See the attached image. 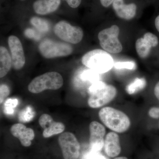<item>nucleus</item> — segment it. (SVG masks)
Returning a JSON list of instances; mask_svg holds the SVG:
<instances>
[{"label":"nucleus","instance_id":"nucleus-11","mask_svg":"<svg viewBox=\"0 0 159 159\" xmlns=\"http://www.w3.org/2000/svg\"><path fill=\"white\" fill-rule=\"evenodd\" d=\"M39 122V125L44 129L43 134L45 138L61 133L65 129L63 123L55 122L51 116L47 114H43L40 117Z\"/></svg>","mask_w":159,"mask_h":159},{"label":"nucleus","instance_id":"nucleus-21","mask_svg":"<svg viewBox=\"0 0 159 159\" xmlns=\"http://www.w3.org/2000/svg\"><path fill=\"white\" fill-rule=\"evenodd\" d=\"M18 103L16 99H7L4 104V112L7 115H11L13 113V108L17 106Z\"/></svg>","mask_w":159,"mask_h":159},{"label":"nucleus","instance_id":"nucleus-12","mask_svg":"<svg viewBox=\"0 0 159 159\" xmlns=\"http://www.w3.org/2000/svg\"><path fill=\"white\" fill-rule=\"evenodd\" d=\"M158 38L150 32L145 33L143 38L139 39L136 42L137 53L141 58L147 57L151 49L156 47L158 44Z\"/></svg>","mask_w":159,"mask_h":159},{"label":"nucleus","instance_id":"nucleus-13","mask_svg":"<svg viewBox=\"0 0 159 159\" xmlns=\"http://www.w3.org/2000/svg\"><path fill=\"white\" fill-rule=\"evenodd\" d=\"M10 131L11 134L18 138L21 144L25 147H29L31 144V141L34 138V133L32 129L27 128L22 123H16L12 125Z\"/></svg>","mask_w":159,"mask_h":159},{"label":"nucleus","instance_id":"nucleus-17","mask_svg":"<svg viewBox=\"0 0 159 159\" xmlns=\"http://www.w3.org/2000/svg\"><path fill=\"white\" fill-rule=\"evenodd\" d=\"M11 56L7 49L1 46L0 48V77H5L12 66Z\"/></svg>","mask_w":159,"mask_h":159},{"label":"nucleus","instance_id":"nucleus-8","mask_svg":"<svg viewBox=\"0 0 159 159\" xmlns=\"http://www.w3.org/2000/svg\"><path fill=\"white\" fill-rule=\"evenodd\" d=\"M58 143L64 159H77L80 155V145L74 134L66 132L61 134Z\"/></svg>","mask_w":159,"mask_h":159},{"label":"nucleus","instance_id":"nucleus-6","mask_svg":"<svg viewBox=\"0 0 159 159\" xmlns=\"http://www.w3.org/2000/svg\"><path fill=\"white\" fill-rule=\"evenodd\" d=\"M39 50L43 57L50 59L68 56L72 54L73 49L69 44L46 39L39 44Z\"/></svg>","mask_w":159,"mask_h":159},{"label":"nucleus","instance_id":"nucleus-23","mask_svg":"<svg viewBox=\"0 0 159 159\" xmlns=\"http://www.w3.org/2000/svg\"><path fill=\"white\" fill-rule=\"evenodd\" d=\"M82 159H109L99 152L91 150L84 154Z\"/></svg>","mask_w":159,"mask_h":159},{"label":"nucleus","instance_id":"nucleus-3","mask_svg":"<svg viewBox=\"0 0 159 159\" xmlns=\"http://www.w3.org/2000/svg\"><path fill=\"white\" fill-rule=\"evenodd\" d=\"M84 65L99 74L108 72L114 66L113 59L107 51L99 49L93 50L83 56Z\"/></svg>","mask_w":159,"mask_h":159},{"label":"nucleus","instance_id":"nucleus-18","mask_svg":"<svg viewBox=\"0 0 159 159\" xmlns=\"http://www.w3.org/2000/svg\"><path fill=\"white\" fill-rule=\"evenodd\" d=\"M146 85V81L145 78H137L133 82L131 83L125 89L128 94H133L142 90Z\"/></svg>","mask_w":159,"mask_h":159},{"label":"nucleus","instance_id":"nucleus-29","mask_svg":"<svg viewBox=\"0 0 159 159\" xmlns=\"http://www.w3.org/2000/svg\"><path fill=\"white\" fill-rule=\"evenodd\" d=\"M154 94L159 101V81L157 84L154 88Z\"/></svg>","mask_w":159,"mask_h":159},{"label":"nucleus","instance_id":"nucleus-30","mask_svg":"<svg viewBox=\"0 0 159 159\" xmlns=\"http://www.w3.org/2000/svg\"><path fill=\"white\" fill-rule=\"evenodd\" d=\"M155 25L157 31L159 32V15L156 18L155 21Z\"/></svg>","mask_w":159,"mask_h":159},{"label":"nucleus","instance_id":"nucleus-14","mask_svg":"<svg viewBox=\"0 0 159 159\" xmlns=\"http://www.w3.org/2000/svg\"><path fill=\"white\" fill-rule=\"evenodd\" d=\"M113 7L117 15L123 19H132L136 12L137 6L134 4L125 5L123 0H114Z\"/></svg>","mask_w":159,"mask_h":159},{"label":"nucleus","instance_id":"nucleus-32","mask_svg":"<svg viewBox=\"0 0 159 159\" xmlns=\"http://www.w3.org/2000/svg\"><path fill=\"white\" fill-rule=\"evenodd\" d=\"M20 1H25V0H20Z\"/></svg>","mask_w":159,"mask_h":159},{"label":"nucleus","instance_id":"nucleus-1","mask_svg":"<svg viewBox=\"0 0 159 159\" xmlns=\"http://www.w3.org/2000/svg\"><path fill=\"white\" fill-rule=\"evenodd\" d=\"M89 92L90 97L88 103L93 108H99L110 102L117 94L115 87L99 80L92 84L89 88Z\"/></svg>","mask_w":159,"mask_h":159},{"label":"nucleus","instance_id":"nucleus-22","mask_svg":"<svg viewBox=\"0 0 159 159\" xmlns=\"http://www.w3.org/2000/svg\"><path fill=\"white\" fill-rule=\"evenodd\" d=\"M114 67L117 69H126L134 70L136 69V65L134 61H123L116 62L114 63Z\"/></svg>","mask_w":159,"mask_h":159},{"label":"nucleus","instance_id":"nucleus-15","mask_svg":"<svg viewBox=\"0 0 159 159\" xmlns=\"http://www.w3.org/2000/svg\"><path fill=\"white\" fill-rule=\"evenodd\" d=\"M104 147L108 157H114L119 155L121 151L119 135L114 132L107 134L104 140Z\"/></svg>","mask_w":159,"mask_h":159},{"label":"nucleus","instance_id":"nucleus-28","mask_svg":"<svg viewBox=\"0 0 159 159\" xmlns=\"http://www.w3.org/2000/svg\"><path fill=\"white\" fill-rule=\"evenodd\" d=\"M114 0H100V2L102 6L107 7L113 2Z\"/></svg>","mask_w":159,"mask_h":159},{"label":"nucleus","instance_id":"nucleus-10","mask_svg":"<svg viewBox=\"0 0 159 159\" xmlns=\"http://www.w3.org/2000/svg\"><path fill=\"white\" fill-rule=\"evenodd\" d=\"M89 131L91 150L100 152L104 147L105 127L99 122L93 121L90 124Z\"/></svg>","mask_w":159,"mask_h":159},{"label":"nucleus","instance_id":"nucleus-2","mask_svg":"<svg viewBox=\"0 0 159 159\" xmlns=\"http://www.w3.org/2000/svg\"><path fill=\"white\" fill-rule=\"evenodd\" d=\"M99 119L111 130L116 132H124L130 125V119L121 111L110 107L101 109L99 112Z\"/></svg>","mask_w":159,"mask_h":159},{"label":"nucleus","instance_id":"nucleus-9","mask_svg":"<svg viewBox=\"0 0 159 159\" xmlns=\"http://www.w3.org/2000/svg\"><path fill=\"white\" fill-rule=\"evenodd\" d=\"M8 44L11 52L12 67L15 70H20L25 63V57L21 43L17 37L11 35L8 39Z\"/></svg>","mask_w":159,"mask_h":159},{"label":"nucleus","instance_id":"nucleus-19","mask_svg":"<svg viewBox=\"0 0 159 159\" xmlns=\"http://www.w3.org/2000/svg\"><path fill=\"white\" fill-rule=\"evenodd\" d=\"M30 22L35 28L42 32H47L50 29L48 22L44 19L39 17H33L30 20Z\"/></svg>","mask_w":159,"mask_h":159},{"label":"nucleus","instance_id":"nucleus-25","mask_svg":"<svg viewBox=\"0 0 159 159\" xmlns=\"http://www.w3.org/2000/svg\"><path fill=\"white\" fill-rule=\"evenodd\" d=\"M25 34L28 38L36 40L39 39V35H38L37 32L33 29H26L25 31Z\"/></svg>","mask_w":159,"mask_h":159},{"label":"nucleus","instance_id":"nucleus-24","mask_svg":"<svg viewBox=\"0 0 159 159\" xmlns=\"http://www.w3.org/2000/svg\"><path fill=\"white\" fill-rule=\"evenodd\" d=\"M9 89L8 86L2 84L0 87V102L2 103L5 99L9 96Z\"/></svg>","mask_w":159,"mask_h":159},{"label":"nucleus","instance_id":"nucleus-31","mask_svg":"<svg viewBox=\"0 0 159 159\" xmlns=\"http://www.w3.org/2000/svg\"><path fill=\"white\" fill-rule=\"evenodd\" d=\"M114 159H128L125 157H119L116 158Z\"/></svg>","mask_w":159,"mask_h":159},{"label":"nucleus","instance_id":"nucleus-26","mask_svg":"<svg viewBox=\"0 0 159 159\" xmlns=\"http://www.w3.org/2000/svg\"><path fill=\"white\" fill-rule=\"evenodd\" d=\"M148 115L153 119H159V107H152L148 111Z\"/></svg>","mask_w":159,"mask_h":159},{"label":"nucleus","instance_id":"nucleus-4","mask_svg":"<svg viewBox=\"0 0 159 159\" xmlns=\"http://www.w3.org/2000/svg\"><path fill=\"white\" fill-rule=\"evenodd\" d=\"M63 80L56 72H48L34 78L28 86L30 93L37 94L46 90H57L62 86Z\"/></svg>","mask_w":159,"mask_h":159},{"label":"nucleus","instance_id":"nucleus-27","mask_svg":"<svg viewBox=\"0 0 159 159\" xmlns=\"http://www.w3.org/2000/svg\"><path fill=\"white\" fill-rule=\"evenodd\" d=\"M66 2L68 5L72 8H77L80 5L81 0H63Z\"/></svg>","mask_w":159,"mask_h":159},{"label":"nucleus","instance_id":"nucleus-20","mask_svg":"<svg viewBox=\"0 0 159 159\" xmlns=\"http://www.w3.org/2000/svg\"><path fill=\"white\" fill-rule=\"evenodd\" d=\"M99 74L93 70H85L80 74V79L84 81L92 83V84L99 81Z\"/></svg>","mask_w":159,"mask_h":159},{"label":"nucleus","instance_id":"nucleus-16","mask_svg":"<svg viewBox=\"0 0 159 159\" xmlns=\"http://www.w3.org/2000/svg\"><path fill=\"white\" fill-rule=\"evenodd\" d=\"M60 4L61 0H37L33 3V8L37 14L46 15L56 11Z\"/></svg>","mask_w":159,"mask_h":159},{"label":"nucleus","instance_id":"nucleus-5","mask_svg":"<svg viewBox=\"0 0 159 159\" xmlns=\"http://www.w3.org/2000/svg\"><path fill=\"white\" fill-rule=\"evenodd\" d=\"M119 27L116 25L102 30L98 34L99 43L102 48L108 53L117 54L122 50L121 43L118 39Z\"/></svg>","mask_w":159,"mask_h":159},{"label":"nucleus","instance_id":"nucleus-7","mask_svg":"<svg viewBox=\"0 0 159 159\" xmlns=\"http://www.w3.org/2000/svg\"><path fill=\"white\" fill-rule=\"evenodd\" d=\"M54 31L57 37L64 41L72 44L80 42L83 37V31L80 27L71 26L64 21L56 24Z\"/></svg>","mask_w":159,"mask_h":159}]
</instances>
